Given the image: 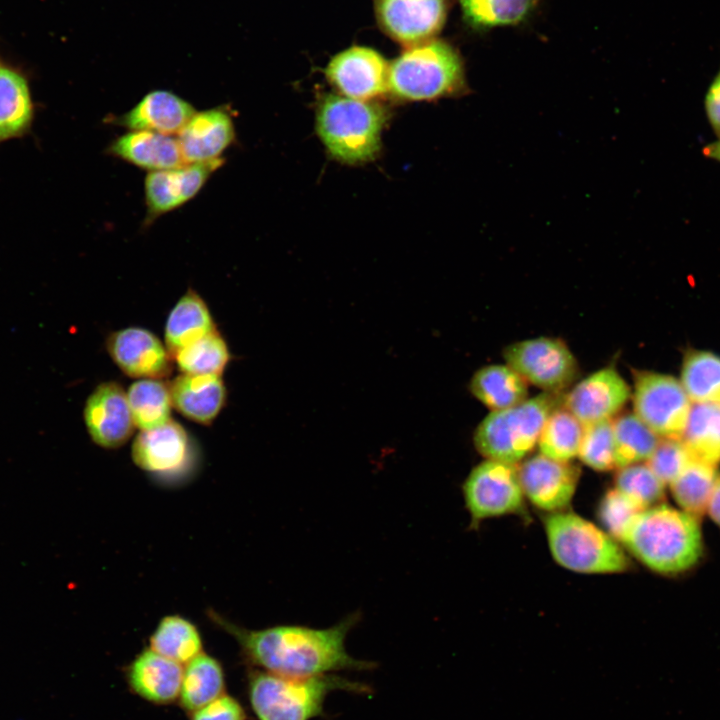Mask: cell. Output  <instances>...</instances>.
Wrapping results in <instances>:
<instances>
[{
    "mask_svg": "<svg viewBox=\"0 0 720 720\" xmlns=\"http://www.w3.org/2000/svg\"><path fill=\"white\" fill-rule=\"evenodd\" d=\"M214 623L232 635L250 668L291 678H306L337 671H369L376 663L352 657L345 642L359 623L360 612H354L329 628L301 625H278L251 630L239 627L216 613Z\"/></svg>",
    "mask_w": 720,
    "mask_h": 720,
    "instance_id": "obj_1",
    "label": "cell"
},
{
    "mask_svg": "<svg viewBox=\"0 0 720 720\" xmlns=\"http://www.w3.org/2000/svg\"><path fill=\"white\" fill-rule=\"evenodd\" d=\"M699 518L665 503L639 512L620 542L650 570L675 575L694 567L703 553Z\"/></svg>",
    "mask_w": 720,
    "mask_h": 720,
    "instance_id": "obj_2",
    "label": "cell"
},
{
    "mask_svg": "<svg viewBox=\"0 0 720 720\" xmlns=\"http://www.w3.org/2000/svg\"><path fill=\"white\" fill-rule=\"evenodd\" d=\"M247 697L258 720H312L325 715L324 704L334 691L370 695L364 683L335 674L291 678L250 668Z\"/></svg>",
    "mask_w": 720,
    "mask_h": 720,
    "instance_id": "obj_3",
    "label": "cell"
},
{
    "mask_svg": "<svg viewBox=\"0 0 720 720\" xmlns=\"http://www.w3.org/2000/svg\"><path fill=\"white\" fill-rule=\"evenodd\" d=\"M466 88L463 60L442 40L410 46L389 65L388 91L402 100H435L462 94Z\"/></svg>",
    "mask_w": 720,
    "mask_h": 720,
    "instance_id": "obj_4",
    "label": "cell"
},
{
    "mask_svg": "<svg viewBox=\"0 0 720 720\" xmlns=\"http://www.w3.org/2000/svg\"><path fill=\"white\" fill-rule=\"evenodd\" d=\"M385 121L384 109L375 103L328 95L318 106L316 129L333 158L357 164L373 159L379 151Z\"/></svg>",
    "mask_w": 720,
    "mask_h": 720,
    "instance_id": "obj_5",
    "label": "cell"
},
{
    "mask_svg": "<svg viewBox=\"0 0 720 720\" xmlns=\"http://www.w3.org/2000/svg\"><path fill=\"white\" fill-rule=\"evenodd\" d=\"M545 533L554 560L584 574H613L629 567L617 540L587 519L570 512H553L545 518Z\"/></svg>",
    "mask_w": 720,
    "mask_h": 720,
    "instance_id": "obj_6",
    "label": "cell"
},
{
    "mask_svg": "<svg viewBox=\"0 0 720 720\" xmlns=\"http://www.w3.org/2000/svg\"><path fill=\"white\" fill-rule=\"evenodd\" d=\"M563 400L560 392H544L513 407L491 411L475 430L476 449L487 459L517 464L535 447L546 419Z\"/></svg>",
    "mask_w": 720,
    "mask_h": 720,
    "instance_id": "obj_7",
    "label": "cell"
},
{
    "mask_svg": "<svg viewBox=\"0 0 720 720\" xmlns=\"http://www.w3.org/2000/svg\"><path fill=\"white\" fill-rule=\"evenodd\" d=\"M634 413L660 438L681 439L692 402L680 380L658 372L635 375Z\"/></svg>",
    "mask_w": 720,
    "mask_h": 720,
    "instance_id": "obj_8",
    "label": "cell"
},
{
    "mask_svg": "<svg viewBox=\"0 0 720 720\" xmlns=\"http://www.w3.org/2000/svg\"><path fill=\"white\" fill-rule=\"evenodd\" d=\"M503 357L506 365L544 392H561L575 380L579 370L573 353L558 338L514 342L504 349Z\"/></svg>",
    "mask_w": 720,
    "mask_h": 720,
    "instance_id": "obj_9",
    "label": "cell"
},
{
    "mask_svg": "<svg viewBox=\"0 0 720 720\" xmlns=\"http://www.w3.org/2000/svg\"><path fill=\"white\" fill-rule=\"evenodd\" d=\"M462 491L474 522L514 513L524 502L518 466L499 460L486 459L475 466Z\"/></svg>",
    "mask_w": 720,
    "mask_h": 720,
    "instance_id": "obj_10",
    "label": "cell"
},
{
    "mask_svg": "<svg viewBox=\"0 0 720 720\" xmlns=\"http://www.w3.org/2000/svg\"><path fill=\"white\" fill-rule=\"evenodd\" d=\"M447 8V0H375L383 31L408 47L433 39L445 23Z\"/></svg>",
    "mask_w": 720,
    "mask_h": 720,
    "instance_id": "obj_11",
    "label": "cell"
},
{
    "mask_svg": "<svg viewBox=\"0 0 720 720\" xmlns=\"http://www.w3.org/2000/svg\"><path fill=\"white\" fill-rule=\"evenodd\" d=\"M389 65L374 49L350 47L335 55L325 74L342 96L369 101L388 91Z\"/></svg>",
    "mask_w": 720,
    "mask_h": 720,
    "instance_id": "obj_12",
    "label": "cell"
},
{
    "mask_svg": "<svg viewBox=\"0 0 720 720\" xmlns=\"http://www.w3.org/2000/svg\"><path fill=\"white\" fill-rule=\"evenodd\" d=\"M222 164L221 158L149 172L144 181L147 219L152 221L193 199Z\"/></svg>",
    "mask_w": 720,
    "mask_h": 720,
    "instance_id": "obj_13",
    "label": "cell"
},
{
    "mask_svg": "<svg viewBox=\"0 0 720 720\" xmlns=\"http://www.w3.org/2000/svg\"><path fill=\"white\" fill-rule=\"evenodd\" d=\"M518 475L524 496L536 507L553 513L570 503L580 470L539 453L518 467Z\"/></svg>",
    "mask_w": 720,
    "mask_h": 720,
    "instance_id": "obj_14",
    "label": "cell"
},
{
    "mask_svg": "<svg viewBox=\"0 0 720 720\" xmlns=\"http://www.w3.org/2000/svg\"><path fill=\"white\" fill-rule=\"evenodd\" d=\"M630 395V388L619 372L605 367L578 382L564 396L563 406L586 425L612 419Z\"/></svg>",
    "mask_w": 720,
    "mask_h": 720,
    "instance_id": "obj_15",
    "label": "cell"
},
{
    "mask_svg": "<svg viewBox=\"0 0 720 720\" xmlns=\"http://www.w3.org/2000/svg\"><path fill=\"white\" fill-rule=\"evenodd\" d=\"M84 421L91 439L104 448L122 446L135 426L127 394L115 382L102 383L90 394Z\"/></svg>",
    "mask_w": 720,
    "mask_h": 720,
    "instance_id": "obj_16",
    "label": "cell"
},
{
    "mask_svg": "<svg viewBox=\"0 0 720 720\" xmlns=\"http://www.w3.org/2000/svg\"><path fill=\"white\" fill-rule=\"evenodd\" d=\"M106 347L112 360L130 377L159 379L171 370L165 347L149 330H118L108 337Z\"/></svg>",
    "mask_w": 720,
    "mask_h": 720,
    "instance_id": "obj_17",
    "label": "cell"
},
{
    "mask_svg": "<svg viewBox=\"0 0 720 720\" xmlns=\"http://www.w3.org/2000/svg\"><path fill=\"white\" fill-rule=\"evenodd\" d=\"M176 138L187 164L221 159L235 139L234 120L222 107L196 111Z\"/></svg>",
    "mask_w": 720,
    "mask_h": 720,
    "instance_id": "obj_18",
    "label": "cell"
},
{
    "mask_svg": "<svg viewBox=\"0 0 720 720\" xmlns=\"http://www.w3.org/2000/svg\"><path fill=\"white\" fill-rule=\"evenodd\" d=\"M124 675L130 691L151 704L170 705L179 699L182 664L151 648L137 654Z\"/></svg>",
    "mask_w": 720,
    "mask_h": 720,
    "instance_id": "obj_19",
    "label": "cell"
},
{
    "mask_svg": "<svg viewBox=\"0 0 720 720\" xmlns=\"http://www.w3.org/2000/svg\"><path fill=\"white\" fill-rule=\"evenodd\" d=\"M189 438L185 429L170 419L164 425L142 430L132 444V458L141 469L154 474H175L187 464Z\"/></svg>",
    "mask_w": 720,
    "mask_h": 720,
    "instance_id": "obj_20",
    "label": "cell"
},
{
    "mask_svg": "<svg viewBox=\"0 0 720 720\" xmlns=\"http://www.w3.org/2000/svg\"><path fill=\"white\" fill-rule=\"evenodd\" d=\"M196 112L177 94L154 90L144 95L129 111L114 121L129 130H145L176 135Z\"/></svg>",
    "mask_w": 720,
    "mask_h": 720,
    "instance_id": "obj_21",
    "label": "cell"
},
{
    "mask_svg": "<svg viewBox=\"0 0 720 720\" xmlns=\"http://www.w3.org/2000/svg\"><path fill=\"white\" fill-rule=\"evenodd\" d=\"M107 151L113 157L149 172L187 164L176 137L152 131L130 130L113 140Z\"/></svg>",
    "mask_w": 720,
    "mask_h": 720,
    "instance_id": "obj_22",
    "label": "cell"
},
{
    "mask_svg": "<svg viewBox=\"0 0 720 720\" xmlns=\"http://www.w3.org/2000/svg\"><path fill=\"white\" fill-rule=\"evenodd\" d=\"M172 405L200 424L211 423L223 408L226 389L220 375L182 374L170 387Z\"/></svg>",
    "mask_w": 720,
    "mask_h": 720,
    "instance_id": "obj_23",
    "label": "cell"
},
{
    "mask_svg": "<svg viewBox=\"0 0 720 720\" xmlns=\"http://www.w3.org/2000/svg\"><path fill=\"white\" fill-rule=\"evenodd\" d=\"M34 111L26 78L10 66L0 63V143L28 133Z\"/></svg>",
    "mask_w": 720,
    "mask_h": 720,
    "instance_id": "obj_24",
    "label": "cell"
},
{
    "mask_svg": "<svg viewBox=\"0 0 720 720\" xmlns=\"http://www.w3.org/2000/svg\"><path fill=\"white\" fill-rule=\"evenodd\" d=\"M224 693L225 672L216 658L201 652L185 664L178 703L187 714Z\"/></svg>",
    "mask_w": 720,
    "mask_h": 720,
    "instance_id": "obj_25",
    "label": "cell"
},
{
    "mask_svg": "<svg viewBox=\"0 0 720 720\" xmlns=\"http://www.w3.org/2000/svg\"><path fill=\"white\" fill-rule=\"evenodd\" d=\"M216 330L204 300L188 290L170 311L165 325V341L172 355Z\"/></svg>",
    "mask_w": 720,
    "mask_h": 720,
    "instance_id": "obj_26",
    "label": "cell"
},
{
    "mask_svg": "<svg viewBox=\"0 0 720 720\" xmlns=\"http://www.w3.org/2000/svg\"><path fill=\"white\" fill-rule=\"evenodd\" d=\"M471 393L491 411L513 407L527 399V382L508 365L494 364L477 370Z\"/></svg>",
    "mask_w": 720,
    "mask_h": 720,
    "instance_id": "obj_27",
    "label": "cell"
},
{
    "mask_svg": "<svg viewBox=\"0 0 720 720\" xmlns=\"http://www.w3.org/2000/svg\"><path fill=\"white\" fill-rule=\"evenodd\" d=\"M681 441L695 459L717 467L720 464V405L692 403Z\"/></svg>",
    "mask_w": 720,
    "mask_h": 720,
    "instance_id": "obj_28",
    "label": "cell"
},
{
    "mask_svg": "<svg viewBox=\"0 0 720 720\" xmlns=\"http://www.w3.org/2000/svg\"><path fill=\"white\" fill-rule=\"evenodd\" d=\"M680 382L692 403L720 405V356L700 350L687 353Z\"/></svg>",
    "mask_w": 720,
    "mask_h": 720,
    "instance_id": "obj_29",
    "label": "cell"
},
{
    "mask_svg": "<svg viewBox=\"0 0 720 720\" xmlns=\"http://www.w3.org/2000/svg\"><path fill=\"white\" fill-rule=\"evenodd\" d=\"M614 462L616 468L646 462L660 437L635 413H626L613 420Z\"/></svg>",
    "mask_w": 720,
    "mask_h": 720,
    "instance_id": "obj_30",
    "label": "cell"
},
{
    "mask_svg": "<svg viewBox=\"0 0 720 720\" xmlns=\"http://www.w3.org/2000/svg\"><path fill=\"white\" fill-rule=\"evenodd\" d=\"M717 476L716 466L693 458L669 485L679 509L700 519L706 513Z\"/></svg>",
    "mask_w": 720,
    "mask_h": 720,
    "instance_id": "obj_31",
    "label": "cell"
},
{
    "mask_svg": "<svg viewBox=\"0 0 720 720\" xmlns=\"http://www.w3.org/2000/svg\"><path fill=\"white\" fill-rule=\"evenodd\" d=\"M126 394L134 424L141 430L160 427L171 419L170 390L159 379L138 380Z\"/></svg>",
    "mask_w": 720,
    "mask_h": 720,
    "instance_id": "obj_32",
    "label": "cell"
},
{
    "mask_svg": "<svg viewBox=\"0 0 720 720\" xmlns=\"http://www.w3.org/2000/svg\"><path fill=\"white\" fill-rule=\"evenodd\" d=\"M149 643L152 650L180 664H186L203 652L198 629L189 620L177 615L164 617Z\"/></svg>",
    "mask_w": 720,
    "mask_h": 720,
    "instance_id": "obj_33",
    "label": "cell"
},
{
    "mask_svg": "<svg viewBox=\"0 0 720 720\" xmlns=\"http://www.w3.org/2000/svg\"><path fill=\"white\" fill-rule=\"evenodd\" d=\"M584 425L566 408H556L546 419L537 445L541 454L570 462L578 457Z\"/></svg>",
    "mask_w": 720,
    "mask_h": 720,
    "instance_id": "obj_34",
    "label": "cell"
},
{
    "mask_svg": "<svg viewBox=\"0 0 720 720\" xmlns=\"http://www.w3.org/2000/svg\"><path fill=\"white\" fill-rule=\"evenodd\" d=\"M465 21L474 29L487 30L517 25L532 14L537 0H459Z\"/></svg>",
    "mask_w": 720,
    "mask_h": 720,
    "instance_id": "obj_35",
    "label": "cell"
},
{
    "mask_svg": "<svg viewBox=\"0 0 720 720\" xmlns=\"http://www.w3.org/2000/svg\"><path fill=\"white\" fill-rule=\"evenodd\" d=\"M174 357L183 374L220 376L230 359L227 344L217 329L180 349Z\"/></svg>",
    "mask_w": 720,
    "mask_h": 720,
    "instance_id": "obj_36",
    "label": "cell"
},
{
    "mask_svg": "<svg viewBox=\"0 0 720 720\" xmlns=\"http://www.w3.org/2000/svg\"><path fill=\"white\" fill-rule=\"evenodd\" d=\"M618 469L615 488L642 509L663 503L666 485L647 463L632 464Z\"/></svg>",
    "mask_w": 720,
    "mask_h": 720,
    "instance_id": "obj_37",
    "label": "cell"
},
{
    "mask_svg": "<svg viewBox=\"0 0 720 720\" xmlns=\"http://www.w3.org/2000/svg\"><path fill=\"white\" fill-rule=\"evenodd\" d=\"M579 459L596 471L615 468L613 420L604 419L584 425Z\"/></svg>",
    "mask_w": 720,
    "mask_h": 720,
    "instance_id": "obj_38",
    "label": "cell"
},
{
    "mask_svg": "<svg viewBox=\"0 0 720 720\" xmlns=\"http://www.w3.org/2000/svg\"><path fill=\"white\" fill-rule=\"evenodd\" d=\"M642 510L636 502L614 487L601 499L598 517L604 530L620 541L628 525Z\"/></svg>",
    "mask_w": 720,
    "mask_h": 720,
    "instance_id": "obj_39",
    "label": "cell"
},
{
    "mask_svg": "<svg viewBox=\"0 0 720 720\" xmlns=\"http://www.w3.org/2000/svg\"><path fill=\"white\" fill-rule=\"evenodd\" d=\"M693 458L681 439L662 438L646 463L665 485H670Z\"/></svg>",
    "mask_w": 720,
    "mask_h": 720,
    "instance_id": "obj_40",
    "label": "cell"
},
{
    "mask_svg": "<svg viewBox=\"0 0 720 720\" xmlns=\"http://www.w3.org/2000/svg\"><path fill=\"white\" fill-rule=\"evenodd\" d=\"M188 715L189 720H247L248 718L242 703L227 693Z\"/></svg>",
    "mask_w": 720,
    "mask_h": 720,
    "instance_id": "obj_41",
    "label": "cell"
},
{
    "mask_svg": "<svg viewBox=\"0 0 720 720\" xmlns=\"http://www.w3.org/2000/svg\"><path fill=\"white\" fill-rule=\"evenodd\" d=\"M704 108L713 131L720 137V69L707 89Z\"/></svg>",
    "mask_w": 720,
    "mask_h": 720,
    "instance_id": "obj_42",
    "label": "cell"
},
{
    "mask_svg": "<svg viewBox=\"0 0 720 720\" xmlns=\"http://www.w3.org/2000/svg\"><path fill=\"white\" fill-rule=\"evenodd\" d=\"M706 513L711 520L720 528V474H718L710 495Z\"/></svg>",
    "mask_w": 720,
    "mask_h": 720,
    "instance_id": "obj_43",
    "label": "cell"
},
{
    "mask_svg": "<svg viewBox=\"0 0 720 720\" xmlns=\"http://www.w3.org/2000/svg\"><path fill=\"white\" fill-rule=\"evenodd\" d=\"M702 152L704 156L720 162V137L716 141L706 145Z\"/></svg>",
    "mask_w": 720,
    "mask_h": 720,
    "instance_id": "obj_44",
    "label": "cell"
}]
</instances>
